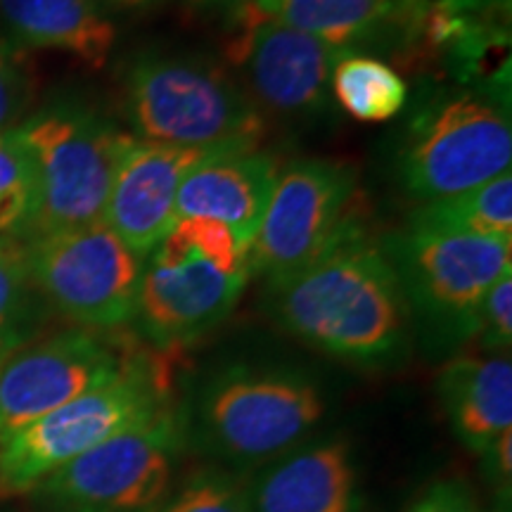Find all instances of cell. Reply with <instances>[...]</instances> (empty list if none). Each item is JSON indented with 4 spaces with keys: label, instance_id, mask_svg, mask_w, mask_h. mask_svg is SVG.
Returning <instances> with one entry per match:
<instances>
[{
    "label": "cell",
    "instance_id": "cell-1",
    "mask_svg": "<svg viewBox=\"0 0 512 512\" xmlns=\"http://www.w3.org/2000/svg\"><path fill=\"white\" fill-rule=\"evenodd\" d=\"M266 309L287 335L349 366L389 368L411 349L406 292L366 228L299 273L266 285Z\"/></svg>",
    "mask_w": 512,
    "mask_h": 512
},
{
    "label": "cell",
    "instance_id": "cell-2",
    "mask_svg": "<svg viewBox=\"0 0 512 512\" xmlns=\"http://www.w3.org/2000/svg\"><path fill=\"white\" fill-rule=\"evenodd\" d=\"M249 280L245 240L223 223L178 219L145 256L138 335L162 354L190 347L235 311Z\"/></svg>",
    "mask_w": 512,
    "mask_h": 512
},
{
    "label": "cell",
    "instance_id": "cell-3",
    "mask_svg": "<svg viewBox=\"0 0 512 512\" xmlns=\"http://www.w3.org/2000/svg\"><path fill=\"white\" fill-rule=\"evenodd\" d=\"M325 413V389L306 370L233 363L197 389L185 437L228 470H254L311 439Z\"/></svg>",
    "mask_w": 512,
    "mask_h": 512
},
{
    "label": "cell",
    "instance_id": "cell-4",
    "mask_svg": "<svg viewBox=\"0 0 512 512\" xmlns=\"http://www.w3.org/2000/svg\"><path fill=\"white\" fill-rule=\"evenodd\" d=\"M15 131L34 174L29 214L17 240L102 221L114 176L136 136L91 107L69 102L31 114Z\"/></svg>",
    "mask_w": 512,
    "mask_h": 512
},
{
    "label": "cell",
    "instance_id": "cell-5",
    "mask_svg": "<svg viewBox=\"0 0 512 512\" xmlns=\"http://www.w3.org/2000/svg\"><path fill=\"white\" fill-rule=\"evenodd\" d=\"M126 114L133 136L197 150H252L264 114L223 69L200 57L147 50L128 64Z\"/></svg>",
    "mask_w": 512,
    "mask_h": 512
},
{
    "label": "cell",
    "instance_id": "cell-6",
    "mask_svg": "<svg viewBox=\"0 0 512 512\" xmlns=\"http://www.w3.org/2000/svg\"><path fill=\"white\" fill-rule=\"evenodd\" d=\"M166 406L171 373L162 351L140 347L117 377L0 439V496L31 494L69 460Z\"/></svg>",
    "mask_w": 512,
    "mask_h": 512
},
{
    "label": "cell",
    "instance_id": "cell-7",
    "mask_svg": "<svg viewBox=\"0 0 512 512\" xmlns=\"http://www.w3.org/2000/svg\"><path fill=\"white\" fill-rule=\"evenodd\" d=\"M380 245L399 275L413 320L439 347L472 339L486 292L512 273V240L406 226Z\"/></svg>",
    "mask_w": 512,
    "mask_h": 512
},
{
    "label": "cell",
    "instance_id": "cell-8",
    "mask_svg": "<svg viewBox=\"0 0 512 512\" xmlns=\"http://www.w3.org/2000/svg\"><path fill=\"white\" fill-rule=\"evenodd\" d=\"M185 420L174 406L69 460L31 494L50 512H157L178 482Z\"/></svg>",
    "mask_w": 512,
    "mask_h": 512
},
{
    "label": "cell",
    "instance_id": "cell-9",
    "mask_svg": "<svg viewBox=\"0 0 512 512\" xmlns=\"http://www.w3.org/2000/svg\"><path fill=\"white\" fill-rule=\"evenodd\" d=\"M512 171L510 110L484 91L446 95L425 107L399 152L403 190L446 200Z\"/></svg>",
    "mask_w": 512,
    "mask_h": 512
},
{
    "label": "cell",
    "instance_id": "cell-10",
    "mask_svg": "<svg viewBox=\"0 0 512 512\" xmlns=\"http://www.w3.org/2000/svg\"><path fill=\"white\" fill-rule=\"evenodd\" d=\"M358 176L347 162L297 159L278 171L264 219L249 247L252 275L280 283L311 266L354 230Z\"/></svg>",
    "mask_w": 512,
    "mask_h": 512
},
{
    "label": "cell",
    "instance_id": "cell-11",
    "mask_svg": "<svg viewBox=\"0 0 512 512\" xmlns=\"http://www.w3.org/2000/svg\"><path fill=\"white\" fill-rule=\"evenodd\" d=\"M36 290L50 311L88 330L133 323L145 256L105 221L24 242Z\"/></svg>",
    "mask_w": 512,
    "mask_h": 512
},
{
    "label": "cell",
    "instance_id": "cell-12",
    "mask_svg": "<svg viewBox=\"0 0 512 512\" xmlns=\"http://www.w3.org/2000/svg\"><path fill=\"white\" fill-rule=\"evenodd\" d=\"M138 349L112 330L72 328L34 339L0 363V439L117 377Z\"/></svg>",
    "mask_w": 512,
    "mask_h": 512
},
{
    "label": "cell",
    "instance_id": "cell-13",
    "mask_svg": "<svg viewBox=\"0 0 512 512\" xmlns=\"http://www.w3.org/2000/svg\"><path fill=\"white\" fill-rule=\"evenodd\" d=\"M228 55L261 114L313 119L328 112L332 72L347 53L268 17L259 3L238 10Z\"/></svg>",
    "mask_w": 512,
    "mask_h": 512
},
{
    "label": "cell",
    "instance_id": "cell-14",
    "mask_svg": "<svg viewBox=\"0 0 512 512\" xmlns=\"http://www.w3.org/2000/svg\"><path fill=\"white\" fill-rule=\"evenodd\" d=\"M221 150H197L133 140L114 176L102 221L133 252L147 256L174 228L176 197L185 176Z\"/></svg>",
    "mask_w": 512,
    "mask_h": 512
},
{
    "label": "cell",
    "instance_id": "cell-15",
    "mask_svg": "<svg viewBox=\"0 0 512 512\" xmlns=\"http://www.w3.org/2000/svg\"><path fill=\"white\" fill-rule=\"evenodd\" d=\"M247 496L252 512H366L347 437L306 439L259 467L247 482Z\"/></svg>",
    "mask_w": 512,
    "mask_h": 512
},
{
    "label": "cell",
    "instance_id": "cell-16",
    "mask_svg": "<svg viewBox=\"0 0 512 512\" xmlns=\"http://www.w3.org/2000/svg\"><path fill=\"white\" fill-rule=\"evenodd\" d=\"M280 166L273 155L252 150H221L185 176L176 197V221L223 223L252 247Z\"/></svg>",
    "mask_w": 512,
    "mask_h": 512
},
{
    "label": "cell",
    "instance_id": "cell-17",
    "mask_svg": "<svg viewBox=\"0 0 512 512\" xmlns=\"http://www.w3.org/2000/svg\"><path fill=\"white\" fill-rule=\"evenodd\" d=\"M268 17L316 36L347 55L394 53L413 46L422 12H406L389 0H261Z\"/></svg>",
    "mask_w": 512,
    "mask_h": 512
},
{
    "label": "cell",
    "instance_id": "cell-18",
    "mask_svg": "<svg viewBox=\"0 0 512 512\" xmlns=\"http://www.w3.org/2000/svg\"><path fill=\"white\" fill-rule=\"evenodd\" d=\"M437 394L456 439L477 456L512 430L508 354L451 358L437 377Z\"/></svg>",
    "mask_w": 512,
    "mask_h": 512
},
{
    "label": "cell",
    "instance_id": "cell-19",
    "mask_svg": "<svg viewBox=\"0 0 512 512\" xmlns=\"http://www.w3.org/2000/svg\"><path fill=\"white\" fill-rule=\"evenodd\" d=\"M0 31L24 50H57L102 69L117 27L98 0H0Z\"/></svg>",
    "mask_w": 512,
    "mask_h": 512
},
{
    "label": "cell",
    "instance_id": "cell-20",
    "mask_svg": "<svg viewBox=\"0 0 512 512\" xmlns=\"http://www.w3.org/2000/svg\"><path fill=\"white\" fill-rule=\"evenodd\" d=\"M408 226L512 240V171L460 195L422 204Z\"/></svg>",
    "mask_w": 512,
    "mask_h": 512
},
{
    "label": "cell",
    "instance_id": "cell-21",
    "mask_svg": "<svg viewBox=\"0 0 512 512\" xmlns=\"http://www.w3.org/2000/svg\"><path fill=\"white\" fill-rule=\"evenodd\" d=\"M50 306L31 280L27 245L0 240V363L41 335Z\"/></svg>",
    "mask_w": 512,
    "mask_h": 512
},
{
    "label": "cell",
    "instance_id": "cell-22",
    "mask_svg": "<svg viewBox=\"0 0 512 512\" xmlns=\"http://www.w3.org/2000/svg\"><path fill=\"white\" fill-rule=\"evenodd\" d=\"M332 98L349 117L380 124L406 107L408 83L392 64L373 55H347L332 72Z\"/></svg>",
    "mask_w": 512,
    "mask_h": 512
},
{
    "label": "cell",
    "instance_id": "cell-23",
    "mask_svg": "<svg viewBox=\"0 0 512 512\" xmlns=\"http://www.w3.org/2000/svg\"><path fill=\"white\" fill-rule=\"evenodd\" d=\"M157 512H252L247 482L221 465L202 467L176 482Z\"/></svg>",
    "mask_w": 512,
    "mask_h": 512
},
{
    "label": "cell",
    "instance_id": "cell-24",
    "mask_svg": "<svg viewBox=\"0 0 512 512\" xmlns=\"http://www.w3.org/2000/svg\"><path fill=\"white\" fill-rule=\"evenodd\" d=\"M34 174L17 131L0 133V240L17 238L27 221Z\"/></svg>",
    "mask_w": 512,
    "mask_h": 512
},
{
    "label": "cell",
    "instance_id": "cell-25",
    "mask_svg": "<svg viewBox=\"0 0 512 512\" xmlns=\"http://www.w3.org/2000/svg\"><path fill=\"white\" fill-rule=\"evenodd\" d=\"M36 95L34 64L27 50L0 31V133L15 131Z\"/></svg>",
    "mask_w": 512,
    "mask_h": 512
},
{
    "label": "cell",
    "instance_id": "cell-26",
    "mask_svg": "<svg viewBox=\"0 0 512 512\" xmlns=\"http://www.w3.org/2000/svg\"><path fill=\"white\" fill-rule=\"evenodd\" d=\"M482 349L503 354L512 342V273L503 275L498 283L486 292L482 306L477 311L475 335Z\"/></svg>",
    "mask_w": 512,
    "mask_h": 512
},
{
    "label": "cell",
    "instance_id": "cell-27",
    "mask_svg": "<svg viewBox=\"0 0 512 512\" xmlns=\"http://www.w3.org/2000/svg\"><path fill=\"white\" fill-rule=\"evenodd\" d=\"M406 512H486L470 489L458 479H437L427 484Z\"/></svg>",
    "mask_w": 512,
    "mask_h": 512
},
{
    "label": "cell",
    "instance_id": "cell-28",
    "mask_svg": "<svg viewBox=\"0 0 512 512\" xmlns=\"http://www.w3.org/2000/svg\"><path fill=\"white\" fill-rule=\"evenodd\" d=\"M482 456V475L498 496L510 498L512 491V430L503 432Z\"/></svg>",
    "mask_w": 512,
    "mask_h": 512
},
{
    "label": "cell",
    "instance_id": "cell-29",
    "mask_svg": "<svg viewBox=\"0 0 512 512\" xmlns=\"http://www.w3.org/2000/svg\"><path fill=\"white\" fill-rule=\"evenodd\" d=\"M434 5L456 15L484 19V22L503 24L510 27V8L512 0H432Z\"/></svg>",
    "mask_w": 512,
    "mask_h": 512
},
{
    "label": "cell",
    "instance_id": "cell-30",
    "mask_svg": "<svg viewBox=\"0 0 512 512\" xmlns=\"http://www.w3.org/2000/svg\"><path fill=\"white\" fill-rule=\"evenodd\" d=\"M190 5H197V8H228V10H242L247 5L261 3V0H188Z\"/></svg>",
    "mask_w": 512,
    "mask_h": 512
},
{
    "label": "cell",
    "instance_id": "cell-31",
    "mask_svg": "<svg viewBox=\"0 0 512 512\" xmlns=\"http://www.w3.org/2000/svg\"><path fill=\"white\" fill-rule=\"evenodd\" d=\"M389 3H394L396 8H401L406 12H422L425 10L427 0H389Z\"/></svg>",
    "mask_w": 512,
    "mask_h": 512
},
{
    "label": "cell",
    "instance_id": "cell-32",
    "mask_svg": "<svg viewBox=\"0 0 512 512\" xmlns=\"http://www.w3.org/2000/svg\"><path fill=\"white\" fill-rule=\"evenodd\" d=\"M112 3L124 5V8H147V5H155L159 0H112Z\"/></svg>",
    "mask_w": 512,
    "mask_h": 512
}]
</instances>
